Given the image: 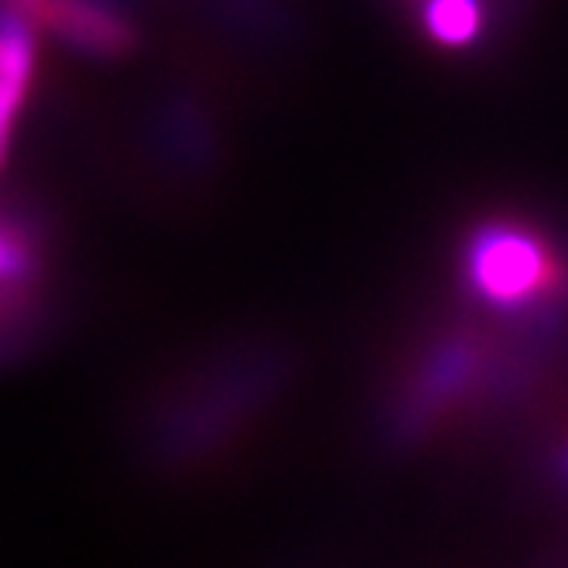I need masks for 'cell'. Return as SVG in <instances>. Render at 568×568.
I'll return each instance as SVG.
<instances>
[{
	"mask_svg": "<svg viewBox=\"0 0 568 568\" xmlns=\"http://www.w3.org/2000/svg\"><path fill=\"white\" fill-rule=\"evenodd\" d=\"M131 161L148 189L199 185L213 165V134L202 103L185 93L148 100L131 131Z\"/></svg>",
	"mask_w": 568,
	"mask_h": 568,
	"instance_id": "2",
	"label": "cell"
},
{
	"mask_svg": "<svg viewBox=\"0 0 568 568\" xmlns=\"http://www.w3.org/2000/svg\"><path fill=\"white\" fill-rule=\"evenodd\" d=\"M38 45L31 24L0 0V165H4L18 113L28 100L34 79Z\"/></svg>",
	"mask_w": 568,
	"mask_h": 568,
	"instance_id": "4",
	"label": "cell"
},
{
	"mask_svg": "<svg viewBox=\"0 0 568 568\" xmlns=\"http://www.w3.org/2000/svg\"><path fill=\"white\" fill-rule=\"evenodd\" d=\"M31 28H42L79 55L113 62L141 45L131 0H4Z\"/></svg>",
	"mask_w": 568,
	"mask_h": 568,
	"instance_id": "3",
	"label": "cell"
},
{
	"mask_svg": "<svg viewBox=\"0 0 568 568\" xmlns=\"http://www.w3.org/2000/svg\"><path fill=\"white\" fill-rule=\"evenodd\" d=\"M257 387V367L240 353H206L179 363L134 400V449L161 469L199 466L230 442L243 400Z\"/></svg>",
	"mask_w": 568,
	"mask_h": 568,
	"instance_id": "1",
	"label": "cell"
}]
</instances>
